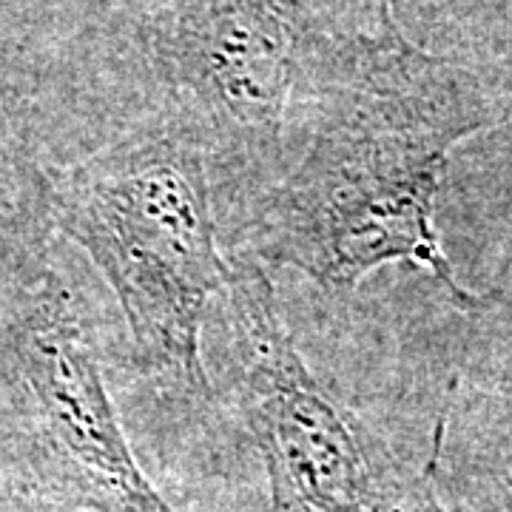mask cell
<instances>
[{
    "label": "cell",
    "instance_id": "6",
    "mask_svg": "<svg viewBox=\"0 0 512 512\" xmlns=\"http://www.w3.org/2000/svg\"><path fill=\"white\" fill-rule=\"evenodd\" d=\"M52 168L0 109V282L32 285L52 271Z\"/></svg>",
    "mask_w": 512,
    "mask_h": 512
},
{
    "label": "cell",
    "instance_id": "3",
    "mask_svg": "<svg viewBox=\"0 0 512 512\" xmlns=\"http://www.w3.org/2000/svg\"><path fill=\"white\" fill-rule=\"evenodd\" d=\"M3 293L0 433L20 493L74 512H180L140 467L92 328L55 268Z\"/></svg>",
    "mask_w": 512,
    "mask_h": 512
},
{
    "label": "cell",
    "instance_id": "2",
    "mask_svg": "<svg viewBox=\"0 0 512 512\" xmlns=\"http://www.w3.org/2000/svg\"><path fill=\"white\" fill-rule=\"evenodd\" d=\"M202 137L174 114L52 174V225L106 279L137 373L174 399L211 402L202 325L225 288L214 174Z\"/></svg>",
    "mask_w": 512,
    "mask_h": 512
},
{
    "label": "cell",
    "instance_id": "4",
    "mask_svg": "<svg viewBox=\"0 0 512 512\" xmlns=\"http://www.w3.org/2000/svg\"><path fill=\"white\" fill-rule=\"evenodd\" d=\"M222 296L239 407L268 476L271 512H444L433 481L441 439L421 473L407 470L313 376L265 265L234 251Z\"/></svg>",
    "mask_w": 512,
    "mask_h": 512
},
{
    "label": "cell",
    "instance_id": "7",
    "mask_svg": "<svg viewBox=\"0 0 512 512\" xmlns=\"http://www.w3.org/2000/svg\"><path fill=\"white\" fill-rule=\"evenodd\" d=\"M510 493H512V478H510Z\"/></svg>",
    "mask_w": 512,
    "mask_h": 512
},
{
    "label": "cell",
    "instance_id": "1",
    "mask_svg": "<svg viewBox=\"0 0 512 512\" xmlns=\"http://www.w3.org/2000/svg\"><path fill=\"white\" fill-rule=\"evenodd\" d=\"M299 94L313 111L311 143L262 188L237 254L291 268L330 299L404 262L458 311L487 308L458 282L436 228L453 148L504 114L487 83L416 46L384 6L370 32L319 35Z\"/></svg>",
    "mask_w": 512,
    "mask_h": 512
},
{
    "label": "cell",
    "instance_id": "5",
    "mask_svg": "<svg viewBox=\"0 0 512 512\" xmlns=\"http://www.w3.org/2000/svg\"><path fill=\"white\" fill-rule=\"evenodd\" d=\"M325 29L305 0H174L148 35L168 114L194 128L211 168L279 177L282 134Z\"/></svg>",
    "mask_w": 512,
    "mask_h": 512
}]
</instances>
